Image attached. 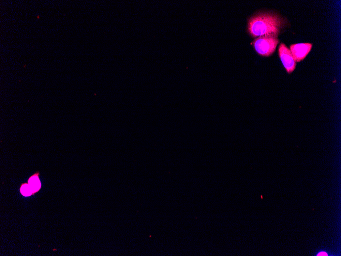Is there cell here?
I'll list each match as a JSON object with an SVG mask.
<instances>
[{
	"instance_id": "3",
	"label": "cell",
	"mask_w": 341,
	"mask_h": 256,
	"mask_svg": "<svg viewBox=\"0 0 341 256\" xmlns=\"http://www.w3.org/2000/svg\"><path fill=\"white\" fill-rule=\"evenodd\" d=\"M278 52L287 72L291 74L294 71L297 63L295 62L290 50L284 43H281L279 45Z\"/></svg>"
},
{
	"instance_id": "1",
	"label": "cell",
	"mask_w": 341,
	"mask_h": 256,
	"mask_svg": "<svg viewBox=\"0 0 341 256\" xmlns=\"http://www.w3.org/2000/svg\"><path fill=\"white\" fill-rule=\"evenodd\" d=\"M287 19L274 11H259L249 18L247 32L252 37L278 36L289 26Z\"/></svg>"
},
{
	"instance_id": "5",
	"label": "cell",
	"mask_w": 341,
	"mask_h": 256,
	"mask_svg": "<svg viewBox=\"0 0 341 256\" xmlns=\"http://www.w3.org/2000/svg\"><path fill=\"white\" fill-rule=\"evenodd\" d=\"M29 185L32 188L33 193L37 192L40 188L41 184L38 176L36 175L31 177L29 179Z\"/></svg>"
},
{
	"instance_id": "7",
	"label": "cell",
	"mask_w": 341,
	"mask_h": 256,
	"mask_svg": "<svg viewBox=\"0 0 341 256\" xmlns=\"http://www.w3.org/2000/svg\"><path fill=\"white\" fill-rule=\"evenodd\" d=\"M317 256H328V254L324 252H320Z\"/></svg>"
},
{
	"instance_id": "2",
	"label": "cell",
	"mask_w": 341,
	"mask_h": 256,
	"mask_svg": "<svg viewBox=\"0 0 341 256\" xmlns=\"http://www.w3.org/2000/svg\"><path fill=\"white\" fill-rule=\"evenodd\" d=\"M279 43L277 36L269 35L256 38L251 44L259 55L268 57L274 53Z\"/></svg>"
},
{
	"instance_id": "6",
	"label": "cell",
	"mask_w": 341,
	"mask_h": 256,
	"mask_svg": "<svg viewBox=\"0 0 341 256\" xmlns=\"http://www.w3.org/2000/svg\"><path fill=\"white\" fill-rule=\"evenodd\" d=\"M21 192L22 195L25 196V197H29V196H31L34 193L31 186L26 184L22 186L21 188Z\"/></svg>"
},
{
	"instance_id": "4",
	"label": "cell",
	"mask_w": 341,
	"mask_h": 256,
	"mask_svg": "<svg viewBox=\"0 0 341 256\" xmlns=\"http://www.w3.org/2000/svg\"><path fill=\"white\" fill-rule=\"evenodd\" d=\"M313 44L301 43L291 44L290 51L296 63L303 61L312 49Z\"/></svg>"
}]
</instances>
